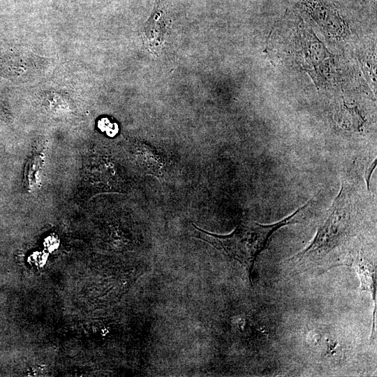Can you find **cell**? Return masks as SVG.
<instances>
[{"instance_id":"obj_1","label":"cell","mask_w":377,"mask_h":377,"mask_svg":"<svg viewBox=\"0 0 377 377\" xmlns=\"http://www.w3.org/2000/svg\"><path fill=\"white\" fill-rule=\"evenodd\" d=\"M344 179L340 191L325 214L311 242L287 259L293 272L322 274L332 268L351 267L363 246L368 198Z\"/></svg>"},{"instance_id":"obj_2","label":"cell","mask_w":377,"mask_h":377,"mask_svg":"<svg viewBox=\"0 0 377 377\" xmlns=\"http://www.w3.org/2000/svg\"><path fill=\"white\" fill-rule=\"evenodd\" d=\"M312 202L313 198L292 214L274 223L264 225L253 221H242L228 235L214 234L192 223L195 230L194 237L209 244L240 263L246 269L250 283L252 284L251 274L255 262L270 237L283 226L299 223L300 214Z\"/></svg>"},{"instance_id":"obj_3","label":"cell","mask_w":377,"mask_h":377,"mask_svg":"<svg viewBox=\"0 0 377 377\" xmlns=\"http://www.w3.org/2000/svg\"><path fill=\"white\" fill-rule=\"evenodd\" d=\"M170 20L164 0H155L154 9L142 31V38L149 50L158 54L165 43Z\"/></svg>"},{"instance_id":"obj_4","label":"cell","mask_w":377,"mask_h":377,"mask_svg":"<svg viewBox=\"0 0 377 377\" xmlns=\"http://www.w3.org/2000/svg\"><path fill=\"white\" fill-rule=\"evenodd\" d=\"M359 274L361 287L363 290L369 291L373 297L375 309H376V258L369 256L368 249L364 246L355 258L352 266Z\"/></svg>"},{"instance_id":"obj_5","label":"cell","mask_w":377,"mask_h":377,"mask_svg":"<svg viewBox=\"0 0 377 377\" xmlns=\"http://www.w3.org/2000/svg\"><path fill=\"white\" fill-rule=\"evenodd\" d=\"M136 158L142 170L160 178L163 175L161 158L150 147L141 145L136 149Z\"/></svg>"},{"instance_id":"obj_6","label":"cell","mask_w":377,"mask_h":377,"mask_svg":"<svg viewBox=\"0 0 377 377\" xmlns=\"http://www.w3.org/2000/svg\"><path fill=\"white\" fill-rule=\"evenodd\" d=\"M43 162V154L42 150L38 151L35 150L29 161H28L24 171L25 187L29 191L34 190L38 184L39 175Z\"/></svg>"},{"instance_id":"obj_7","label":"cell","mask_w":377,"mask_h":377,"mask_svg":"<svg viewBox=\"0 0 377 377\" xmlns=\"http://www.w3.org/2000/svg\"><path fill=\"white\" fill-rule=\"evenodd\" d=\"M99 126L102 131H105L107 134L110 136L115 135L118 130L117 124H112L106 118L100 121Z\"/></svg>"},{"instance_id":"obj_8","label":"cell","mask_w":377,"mask_h":377,"mask_svg":"<svg viewBox=\"0 0 377 377\" xmlns=\"http://www.w3.org/2000/svg\"><path fill=\"white\" fill-rule=\"evenodd\" d=\"M30 257L31 263L38 267L43 266L47 260L46 255L44 253H35Z\"/></svg>"},{"instance_id":"obj_9","label":"cell","mask_w":377,"mask_h":377,"mask_svg":"<svg viewBox=\"0 0 377 377\" xmlns=\"http://www.w3.org/2000/svg\"><path fill=\"white\" fill-rule=\"evenodd\" d=\"M0 114H2V115H7V113L6 112L3 105H1V102H0Z\"/></svg>"}]
</instances>
